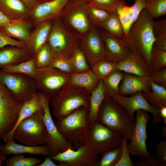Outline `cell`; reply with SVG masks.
<instances>
[{"label":"cell","mask_w":166,"mask_h":166,"mask_svg":"<svg viewBox=\"0 0 166 166\" xmlns=\"http://www.w3.org/2000/svg\"><path fill=\"white\" fill-rule=\"evenodd\" d=\"M154 22L144 8L127 35L121 39L131 52L143 58L152 69L151 52L155 42L152 29Z\"/></svg>","instance_id":"cell-1"},{"label":"cell","mask_w":166,"mask_h":166,"mask_svg":"<svg viewBox=\"0 0 166 166\" xmlns=\"http://www.w3.org/2000/svg\"><path fill=\"white\" fill-rule=\"evenodd\" d=\"M98 120L122 138L131 139L135 124L125 110L112 98L105 96L100 108Z\"/></svg>","instance_id":"cell-2"},{"label":"cell","mask_w":166,"mask_h":166,"mask_svg":"<svg viewBox=\"0 0 166 166\" xmlns=\"http://www.w3.org/2000/svg\"><path fill=\"white\" fill-rule=\"evenodd\" d=\"M91 122L89 108L81 107L55 123L58 130L76 149L83 144Z\"/></svg>","instance_id":"cell-3"},{"label":"cell","mask_w":166,"mask_h":166,"mask_svg":"<svg viewBox=\"0 0 166 166\" xmlns=\"http://www.w3.org/2000/svg\"><path fill=\"white\" fill-rule=\"evenodd\" d=\"M90 95L84 88L67 84L51 99L54 116L58 119L79 108H89Z\"/></svg>","instance_id":"cell-4"},{"label":"cell","mask_w":166,"mask_h":166,"mask_svg":"<svg viewBox=\"0 0 166 166\" xmlns=\"http://www.w3.org/2000/svg\"><path fill=\"white\" fill-rule=\"evenodd\" d=\"M43 115L37 112L22 120L4 141L6 143L14 139L22 144L31 146L45 144L48 136Z\"/></svg>","instance_id":"cell-5"},{"label":"cell","mask_w":166,"mask_h":166,"mask_svg":"<svg viewBox=\"0 0 166 166\" xmlns=\"http://www.w3.org/2000/svg\"><path fill=\"white\" fill-rule=\"evenodd\" d=\"M122 139L97 120L91 122L83 145L98 155L116 148L121 144Z\"/></svg>","instance_id":"cell-6"},{"label":"cell","mask_w":166,"mask_h":166,"mask_svg":"<svg viewBox=\"0 0 166 166\" xmlns=\"http://www.w3.org/2000/svg\"><path fill=\"white\" fill-rule=\"evenodd\" d=\"M25 102L13 94L0 80V137L3 141L14 128Z\"/></svg>","instance_id":"cell-7"},{"label":"cell","mask_w":166,"mask_h":166,"mask_svg":"<svg viewBox=\"0 0 166 166\" xmlns=\"http://www.w3.org/2000/svg\"><path fill=\"white\" fill-rule=\"evenodd\" d=\"M80 41L59 18L53 21L47 42L54 57L70 58Z\"/></svg>","instance_id":"cell-8"},{"label":"cell","mask_w":166,"mask_h":166,"mask_svg":"<svg viewBox=\"0 0 166 166\" xmlns=\"http://www.w3.org/2000/svg\"><path fill=\"white\" fill-rule=\"evenodd\" d=\"M69 74L48 66L37 68L33 77L38 91L50 98L67 84Z\"/></svg>","instance_id":"cell-9"},{"label":"cell","mask_w":166,"mask_h":166,"mask_svg":"<svg viewBox=\"0 0 166 166\" xmlns=\"http://www.w3.org/2000/svg\"><path fill=\"white\" fill-rule=\"evenodd\" d=\"M59 18L81 34H86L93 25L88 14V2L85 0H69Z\"/></svg>","instance_id":"cell-10"},{"label":"cell","mask_w":166,"mask_h":166,"mask_svg":"<svg viewBox=\"0 0 166 166\" xmlns=\"http://www.w3.org/2000/svg\"><path fill=\"white\" fill-rule=\"evenodd\" d=\"M0 80L13 94L25 102L31 99L38 91L34 78L27 75L0 69Z\"/></svg>","instance_id":"cell-11"},{"label":"cell","mask_w":166,"mask_h":166,"mask_svg":"<svg viewBox=\"0 0 166 166\" xmlns=\"http://www.w3.org/2000/svg\"><path fill=\"white\" fill-rule=\"evenodd\" d=\"M136 112L135 124L127 147L131 155L144 159L150 156L147 149L146 141L148 138L147 126L150 117L146 111L139 110Z\"/></svg>","instance_id":"cell-12"},{"label":"cell","mask_w":166,"mask_h":166,"mask_svg":"<svg viewBox=\"0 0 166 166\" xmlns=\"http://www.w3.org/2000/svg\"><path fill=\"white\" fill-rule=\"evenodd\" d=\"M42 98L44 108L43 120L48 136L45 145L49 150L52 156L72 147V145L62 136L53 121L49 106L51 99L42 93Z\"/></svg>","instance_id":"cell-13"},{"label":"cell","mask_w":166,"mask_h":166,"mask_svg":"<svg viewBox=\"0 0 166 166\" xmlns=\"http://www.w3.org/2000/svg\"><path fill=\"white\" fill-rule=\"evenodd\" d=\"M69 147L50 157L52 160L58 161L60 166H98L100 159L84 145L76 150Z\"/></svg>","instance_id":"cell-14"},{"label":"cell","mask_w":166,"mask_h":166,"mask_svg":"<svg viewBox=\"0 0 166 166\" xmlns=\"http://www.w3.org/2000/svg\"><path fill=\"white\" fill-rule=\"evenodd\" d=\"M111 98L132 118L135 119L134 114L137 111L144 110L152 114L153 124H156L163 122L159 113V109L152 106L146 101L142 92H137L129 97L123 96L118 93Z\"/></svg>","instance_id":"cell-15"},{"label":"cell","mask_w":166,"mask_h":166,"mask_svg":"<svg viewBox=\"0 0 166 166\" xmlns=\"http://www.w3.org/2000/svg\"><path fill=\"white\" fill-rule=\"evenodd\" d=\"M93 25L78 44L91 67L105 57L103 41L99 31Z\"/></svg>","instance_id":"cell-16"},{"label":"cell","mask_w":166,"mask_h":166,"mask_svg":"<svg viewBox=\"0 0 166 166\" xmlns=\"http://www.w3.org/2000/svg\"><path fill=\"white\" fill-rule=\"evenodd\" d=\"M69 0H51L40 2L31 10L29 19L34 27L59 18Z\"/></svg>","instance_id":"cell-17"},{"label":"cell","mask_w":166,"mask_h":166,"mask_svg":"<svg viewBox=\"0 0 166 166\" xmlns=\"http://www.w3.org/2000/svg\"><path fill=\"white\" fill-rule=\"evenodd\" d=\"M99 32L104 43V59L117 64L128 56L131 51L121 39L104 30Z\"/></svg>","instance_id":"cell-18"},{"label":"cell","mask_w":166,"mask_h":166,"mask_svg":"<svg viewBox=\"0 0 166 166\" xmlns=\"http://www.w3.org/2000/svg\"><path fill=\"white\" fill-rule=\"evenodd\" d=\"M150 76H140L124 73L123 79L119 85V93L124 96L132 95L136 93L152 90Z\"/></svg>","instance_id":"cell-19"},{"label":"cell","mask_w":166,"mask_h":166,"mask_svg":"<svg viewBox=\"0 0 166 166\" xmlns=\"http://www.w3.org/2000/svg\"><path fill=\"white\" fill-rule=\"evenodd\" d=\"M33 57L27 46L9 45L0 48V69L26 61Z\"/></svg>","instance_id":"cell-20"},{"label":"cell","mask_w":166,"mask_h":166,"mask_svg":"<svg viewBox=\"0 0 166 166\" xmlns=\"http://www.w3.org/2000/svg\"><path fill=\"white\" fill-rule=\"evenodd\" d=\"M117 68L124 73L140 76H150L152 71L143 58L131 52L126 58L117 64Z\"/></svg>","instance_id":"cell-21"},{"label":"cell","mask_w":166,"mask_h":166,"mask_svg":"<svg viewBox=\"0 0 166 166\" xmlns=\"http://www.w3.org/2000/svg\"><path fill=\"white\" fill-rule=\"evenodd\" d=\"M34 27L29 19L13 20L0 28L8 36L27 45L32 28Z\"/></svg>","instance_id":"cell-22"},{"label":"cell","mask_w":166,"mask_h":166,"mask_svg":"<svg viewBox=\"0 0 166 166\" xmlns=\"http://www.w3.org/2000/svg\"><path fill=\"white\" fill-rule=\"evenodd\" d=\"M31 10L21 0H0V11L11 20L29 19Z\"/></svg>","instance_id":"cell-23"},{"label":"cell","mask_w":166,"mask_h":166,"mask_svg":"<svg viewBox=\"0 0 166 166\" xmlns=\"http://www.w3.org/2000/svg\"><path fill=\"white\" fill-rule=\"evenodd\" d=\"M1 151L5 155H16L19 154L29 153L35 155L52 156L51 153L47 146H31L16 144L14 139L8 141L1 148Z\"/></svg>","instance_id":"cell-24"},{"label":"cell","mask_w":166,"mask_h":166,"mask_svg":"<svg viewBox=\"0 0 166 166\" xmlns=\"http://www.w3.org/2000/svg\"><path fill=\"white\" fill-rule=\"evenodd\" d=\"M145 0H135L131 6L125 5L117 9V12L123 27L125 36L141 11L145 8Z\"/></svg>","instance_id":"cell-25"},{"label":"cell","mask_w":166,"mask_h":166,"mask_svg":"<svg viewBox=\"0 0 166 166\" xmlns=\"http://www.w3.org/2000/svg\"><path fill=\"white\" fill-rule=\"evenodd\" d=\"M53 21L38 25L32 31L27 46L34 56L47 42Z\"/></svg>","instance_id":"cell-26"},{"label":"cell","mask_w":166,"mask_h":166,"mask_svg":"<svg viewBox=\"0 0 166 166\" xmlns=\"http://www.w3.org/2000/svg\"><path fill=\"white\" fill-rule=\"evenodd\" d=\"M100 80L91 69L69 74L67 83L84 88L90 93L97 87Z\"/></svg>","instance_id":"cell-27"},{"label":"cell","mask_w":166,"mask_h":166,"mask_svg":"<svg viewBox=\"0 0 166 166\" xmlns=\"http://www.w3.org/2000/svg\"><path fill=\"white\" fill-rule=\"evenodd\" d=\"M37 112L44 113L42 93L39 91H37L31 99L24 103L21 109L15 127L22 120Z\"/></svg>","instance_id":"cell-28"},{"label":"cell","mask_w":166,"mask_h":166,"mask_svg":"<svg viewBox=\"0 0 166 166\" xmlns=\"http://www.w3.org/2000/svg\"><path fill=\"white\" fill-rule=\"evenodd\" d=\"M105 96L103 81L100 80L97 87L90 93L89 117L91 122L97 120L100 108Z\"/></svg>","instance_id":"cell-29"},{"label":"cell","mask_w":166,"mask_h":166,"mask_svg":"<svg viewBox=\"0 0 166 166\" xmlns=\"http://www.w3.org/2000/svg\"><path fill=\"white\" fill-rule=\"evenodd\" d=\"M152 90L143 92L146 101L152 107L158 109L166 106V88L152 81Z\"/></svg>","instance_id":"cell-30"},{"label":"cell","mask_w":166,"mask_h":166,"mask_svg":"<svg viewBox=\"0 0 166 166\" xmlns=\"http://www.w3.org/2000/svg\"><path fill=\"white\" fill-rule=\"evenodd\" d=\"M99 27L119 39L125 36L123 27L117 12L111 13L109 18Z\"/></svg>","instance_id":"cell-31"},{"label":"cell","mask_w":166,"mask_h":166,"mask_svg":"<svg viewBox=\"0 0 166 166\" xmlns=\"http://www.w3.org/2000/svg\"><path fill=\"white\" fill-rule=\"evenodd\" d=\"M124 72L117 70L112 73L103 81V86L106 96L111 97L119 93V85Z\"/></svg>","instance_id":"cell-32"},{"label":"cell","mask_w":166,"mask_h":166,"mask_svg":"<svg viewBox=\"0 0 166 166\" xmlns=\"http://www.w3.org/2000/svg\"><path fill=\"white\" fill-rule=\"evenodd\" d=\"M152 29L155 39L153 47L166 51V19L154 21Z\"/></svg>","instance_id":"cell-33"},{"label":"cell","mask_w":166,"mask_h":166,"mask_svg":"<svg viewBox=\"0 0 166 166\" xmlns=\"http://www.w3.org/2000/svg\"><path fill=\"white\" fill-rule=\"evenodd\" d=\"M70 59L75 73H82L91 69L85 56L78 45L74 48Z\"/></svg>","instance_id":"cell-34"},{"label":"cell","mask_w":166,"mask_h":166,"mask_svg":"<svg viewBox=\"0 0 166 166\" xmlns=\"http://www.w3.org/2000/svg\"><path fill=\"white\" fill-rule=\"evenodd\" d=\"M117 64L105 59L95 63L91 69L100 80H103L113 72L117 70Z\"/></svg>","instance_id":"cell-35"},{"label":"cell","mask_w":166,"mask_h":166,"mask_svg":"<svg viewBox=\"0 0 166 166\" xmlns=\"http://www.w3.org/2000/svg\"><path fill=\"white\" fill-rule=\"evenodd\" d=\"M36 69L33 57L26 61L0 69L5 72L24 74L33 77Z\"/></svg>","instance_id":"cell-36"},{"label":"cell","mask_w":166,"mask_h":166,"mask_svg":"<svg viewBox=\"0 0 166 166\" xmlns=\"http://www.w3.org/2000/svg\"><path fill=\"white\" fill-rule=\"evenodd\" d=\"M36 67L41 68L49 66L54 56L47 42L34 56Z\"/></svg>","instance_id":"cell-37"},{"label":"cell","mask_w":166,"mask_h":166,"mask_svg":"<svg viewBox=\"0 0 166 166\" xmlns=\"http://www.w3.org/2000/svg\"><path fill=\"white\" fill-rule=\"evenodd\" d=\"M145 5L144 8L153 19L166 14V0H145Z\"/></svg>","instance_id":"cell-38"},{"label":"cell","mask_w":166,"mask_h":166,"mask_svg":"<svg viewBox=\"0 0 166 166\" xmlns=\"http://www.w3.org/2000/svg\"><path fill=\"white\" fill-rule=\"evenodd\" d=\"M126 5V1L121 0H90L88 3L89 6L102 9L110 13L117 12L118 7Z\"/></svg>","instance_id":"cell-39"},{"label":"cell","mask_w":166,"mask_h":166,"mask_svg":"<svg viewBox=\"0 0 166 166\" xmlns=\"http://www.w3.org/2000/svg\"><path fill=\"white\" fill-rule=\"evenodd\" d=\"M122 153L120 144L115 148L102 153L100 159L99 166H115L119 161Z\"/></svg>","instance_id":"cell-40"},{"label":"cell","mask_w":166,"mask_h":166,"mask_svg":"<svg viewBox=\"0 0 166 166\" xmlns=\"http://www.w3.org/2000/svg\"><path fill=\"white\" fill-rule=\"evenodd\" d=\"M13 156L6 160L7 166H34L41 163L39 158L34 157H25L21 154Z\"/></svg>","instance_id":"cell-41"},{"label":"cell","mask_w":166,"mask_h":166,"mask_svg":"<svg viewBox=\"0 0 166 166\" xmlns=\"http://www.w3.org/2000/svg\"><path fill=\"white\" fill-rule=\"evenodd\" d=\"M88 11L91 23L98 27L109 18L110 14L104 10L88 5Z\"/></svg>","instance_id":"cell-42"},{"label":"cell","mask_w":166,"mask_h":166,"mask_svg":"<svg viewBox=\"0 0 166 166\" xmlns=\"http://www.w3.org/2000/svg\"><path fill=\"white\" fill-rule=\"evenodd\" d=\"M152 71L160 69L166 66V51L152 47L151 52Z\"/></svg>","instance_id":"cell-43"},{"label":"cell","mask_w":166,"mask_h":166,"mask_svg":"<svg viewBox=\"0 0 166 166\" xmlns=\"http://www.w3.org/2000/svg\"><path fill=\"white\" fill-rule=\"evenodd\" d=\"M49 66L69 74L75 73L69 58L64 57H54Z\"/></svg>","instance_id":"cell-44"},{"label":"cell","mask_w":166,"mask_h":166,"mask_svg":"<svg viewBox=\"0 0 166 166\" xmlns=\"http://www.w3.org/2000/svg\"><path fill=\"white\" fill-rule=\"evenodd\" d=\"M127 140L122 138L121 141L122 153L120 158L115 166H135V164L131 159L128 150Z\"/></svg>","instance_id":"cell-45"},{"label":"cell","mask_w":166,"mask_h":166,"mask_svg":"<svg viewBox=\"0 0 166 166\" xmlns=\"http://www.w3.org/2000/svg\"><path fill=\"white\" fill-rule=\"evenodd\" d=\"M150 77L152 82L166 88V67L159 70L152 71Z\"/></svg>","instance_id":"cell-46"},{"label":"cell","mask_w":166,"mask_h":166,"mask_svg":"<svg viewBox=\"0 0 166 166\" xmlns=\"http://www.w3.org/2000/svg\"><path fill=\"white\" fill-rule=\"evenodd\" d=\"M9 45L27 47L26 44L8 36L0 29V48Z\"/></svg>","instance_id":"cell-47"},{"label":"cell","mask_w":166,"mask_h":166,"mask_svg":"<svg viewBox=\"0 0 166 166\" xmlns=\"http://www.w3.org/2000/svg\"><path fill=\"white\" fill-rule=\"evenodd\" d=\"M156 158L166 165V140L160 142L156 147Z\"/></svg>","instance_id":"cell-48"},{"label":"cell","mask_w":166,"mask_h":166,"mask_svg":"<svg viewBox=\"0 0 166 166\" xmlns=\"http://www.w3.org/2000/svg\"><path fill=\"white\" fill-rule=\"evenodd\" d=\"M143 160H137L136 163L137 166H164L163 164L156 158L150 156L144 159Z\"/></svg>","instance_id":"cell-49"},{"label":"cell","mask_w":166,"mask_h":166,"mask_svg":"<svg viewBox=\"0 0 166 166\" xmlns=\"http://www.w3.org/2000/svg\"><path fill=\"white\" fill-rule=\"evenodd\" d=\"M12 20L9 19L0 11V28H1L10 22Z\"/></svg>","instance_id":"cell-50"},{"label":"cell","mask_w":166,"mask_h":166,"mask_svg":"<svg viewBox=\"0 0 166 166\" xmlns=\"http://www.w3.org/2000/svg\"><path fill=\"white\" fill-rule=\"evenodd\" d=\"M52 160L50 156H47L43 162L36 166H60L59 164H55Z\"/></svg>","instance_id":"cell-51"},{"label":"cell","mask_w":166,"mask_h":166,"mask_svg":"<svg viewBox=\"0 0 166 166\" xmlns=\"http://www.w3.org/2000/svg\"><path fill=\"white\" fill-rule=\"evenodd\" d=\"M31 10L40 2L38 0H21Z\"/></svg>","instance_id":"cell-52"},{"label":"cell","mask_w":166,"mask_h":166,"mask_svg":"<svg viewBox=\"0 0 166 166\" xmlns=\"http://www.w3.org/2000/svg\"><path fill=\"white\" fill-rule=\"evenodd\" d=\"M160 116L164 122L166 124V106L162 107L159 109Z\"/></svg>","instance_id":"cell-53"},{"label":"cell","mask_w":166,"mask_h":166,"mask_svg":"<svg viewBox=\"0 0 166 166\" xmlns=\"http://www.w3.org/2000/svg\"><path fill=\"white\" fill-rule=\"evenodd\" d=\"M2 145L1 140L0 139V166L5 165L3 162L6 161L7 159L6 156L1 151V148Z\"/></svg>","instance_id":"cell-54"},{"label":"cell","mask_w":166,"mask_h":166,"mask_svg":"<svg viewBox=\"0 0 166 166\" xmlns=\"http://www.w3.org/2000/svg\"><path fill=\"white\" fill-rule=\"evenodd\" d=\"M161 135L164 137H166V124H164L162 131Z\"/></svg>","instance_id":"cell-55"},{"label":"cell","mask_w":166,"mask_h":166,"mask_svg":"<svg viewBox=\"0 0 166 166\" xmlns=\"http://www.w3.org/2000/svg\"><path fill=\"white\" fill-rule=\"evenodd\" d=\"M50 0H42V1L41 2H46V1H49Z\"/></svg>","instance_id":"cell-56"},{"label":"cell","mask_w":166,"mask_h":166,"mask_svg":"<svg viewBox=\"0 0 166 166\" xmlns=\"http://www.w3.org/2000/svg\"><path fill=\"white\" fill-rule=\"evenodd\" d=\"M88 3L90 1V0H85Z\"/></svg>","instance_id":"cell-57"},{"label":"cell","mask_w":166,"mask_h":166,"mask_svg":"<svg viewBox=\"0 0 166 166\" xmlns=\"http://www.w3.org/2000/svg\"><path fill=\"white\" fill-rule=\"evenodd\" d=\"M121 0L124 1H126V0Z\"/></svg>","instance_id":"cell-58"}]
</instances>
